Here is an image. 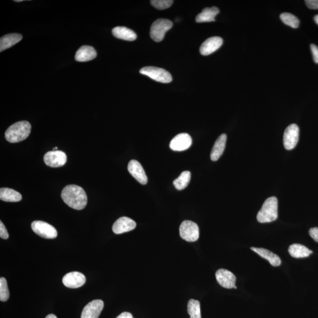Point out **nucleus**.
Instances as JSON below:
<instances>
[{
	"instance_id": "20",
	"label": "nucleus",
	"mask_w": 318,
	"mask_h": 318,
	"mask_svg": "<svg viewBox=\"0 0 318 318\" xmlns=\"http://www.w3.org/2000/svg\"><path fill=\"white\" fill-rule=\"evenodd\" d=\"M219 13V10L216 7L211 8L207 7L202 10L196 17L197 23L212 22L215 21V17Z\"/></svg>"
},
{
	"instance_id": "28",
	"label": "nucleus",
	"mask_w": 318,
	"mask_h": 318,
	"mask_svg": "<svg viewBox=\"0 0 318 318\" xmlns=\"http://www.w3.org/2000/svg\"><path fill=\"white\" fill-rule=\"evenodd\" d=\"M10 293L7 280L5 277L0 278V301L6 302L9 299Z\"/></svg>"
},
{
	"instance_id": "34",
	"label": "nucleus",
	"mask_w": 318,
	"mask_h": 318,
	"mask_svg": "<svg viewBox=\"0 0 318 318\" xmlns=\"http://www.w3.org/2000/svg\"><path fill=\"white\" fill-rule=\"evenodd\" d=\"M116 318H134V317H133L132 313L125 312L122 313L121 315H119Z\"/></svg>"
},
{
	"instance_id": "14",
	"label": "nucleus",
	"mask_w": 318,
	"mask_h": 318,
	"mask_svg": "<svg viewBox=\"0 0 318 318\" xmlns=\"http://www.w3.org/2000/svg\"><path fill=\"white\" fill-rule=\"evenodd\" d=\"M128 171L137 182L142 185H146L148 179L142 166L136 160L130 161L128 164Z\"/></svg>"
},
{
	"instance_id": "11",
	"label": "nucleus",
	"mask_w": 318,
	"mask_h": 318,
	"mask_svg": "<svg viewBox=\"0 0 318 318\" xmlns=\"http://www.w3.org/2000/svg\"><path fill=\"white\" fill-rule=\"evenodd\" d=\"M104 308V302L102 300H94L83 309L81 318H98Z\"/></svg>"
},
{
	"instance_id": "1",
	"label": "nucleus",
	"mask_w": 318,
	"mask_h": 318,
	"mask_svg": "<svg viewBox=\"0 0 318 318\" xmlns=\"http://www.w3.org/2000/svg\"><path fill=\"white\" fill-rule=\"evenodd\" d=\"M61 196L65 204L75 210H82L88 204V196L85 190L77 185L65 187L61 191Z\"/></svg>"
},
{
	"instance_id": "6",
	"label": "nucleus",
	"mask_w": 318,
	"mask_h": 318,
	"mask_svg": "<svg viewBox=\"0 0 318 318\" xmlns=\"http://www.w3.org/2000/svg\"><path fill=\"white\" fill-rule=\"evenodd\" d=\"M180 235L183 240L189 242L196 241L200 237V229L196 223L185 220L179 228Z\"/></svg>"
},
{
	"instance_id": "3",
	"label": "nucleus",
	"mask_w": 318,
	"mask_h": 318,
	"mask_svg": "<svg viewBox=\"0 0 318 318\" xmlns=\"http://www.w3.org/2000/svg\"><path fill=\"white\" fill-rule=\"evenodd\" d=\"M278 203L276 197L272 196L267 198L263 204L261 210L257 215V220L259 223H269L276 220L278 217Z\"/></svg>"
},
{
	"instance_id": "32",
	"label": "nucleus",
	"mask_w": 318,
	"mask_h": 318,
	"mask_svg": "<svg viewBox=\"0 0 318 318\" xmlns=\"http://www.w3.org/2000/svg\"><path fill=\"white\" fill-rule=\"evenodd\" d=\"M310 49L312 53L313 59L315 63L318 64V48L315 45H310Z\"/></svg>"
},
{
	"instance_id": "21",
	"label": "nucleus",
	"mask_w": 318,
	"mask_h": 318,
	"mask_svg": "<svg viewBox=\"0 0 318 318\" xmlns=\"http://www.w3.org/2000/svg\"><path fill=\"white\" fill-rule=\"evenodd\" d=\"M23 36L20 34H9L4 35L0 39V52L12 48L13 46L20 42Z\"/></svg>"
},
{
	"instance_id": "2",
	"label": "nucleus",
	"mask_w": 318,
	"mask_h": 318,
	"mask_svg": "<svg viewBox=\"0 0 318 318\" xmlns=\"http://www.w3.org/2000/svg\"><path fill=\"white\" fill-rule=\"evenodd\" d=\"M31 126L27 121H21L10 126L7 129L5 137L10 143L20 142L26 139L30 135Z\"/></svg>"
},
{
	"instance_id": "19",
	"label": "nucleus",
	"mask_w": 318,
	"mask_h": 318,
	"mask_svg": "<svg viewBox=\"0 0 318 318\" xmlns=\"http://www.w3.org/2000/svg\"><path fill=\"white\" fill-rule=\"evenodd\" d=\"M226 139V135L222 134L216 140L211 153V158L212 161H218L222 156L225 149Z\"/></svg>"
},
{
	"instance_id": "26",
	"label": "nucleus",
	"mask_w": 318,
	"mask_h": 318,
	"mask_svg": "<svg viewBox=\"0 0 318 318\" xmlns=\"http://www.w3.org/2000/svg\"><path fill=\"white\" fill-rule=\"evenodd\" d=\"M187 312L190 318H202L200 301L194 299L189 300L187 304Z\"/></svg>"
},
{
	"instance_id": "12",
	"label": "nucleus",
	"mask_w": 318,
	"mask_h": 318,
	"mask_svg": "<svg viewBox=\"0 0 318 318\" xmlns=\"http://www.w3.org/2000/svg\"><path fill=\"white\" fill-rule=\"evenodd\" d=\"M192 140L189 135L187 133H180L172 140L170 143V147L173 150L181 151L189 149Z\"/></svg>"
},
{
	"instance_id": "4",
	"label": "nucleus",
	"mask_w": 318,
	"mask_h": 318,
	"mask_svg": "<svg viewBox=\"0 0 318 318\" xmlns=\"http://www.w3.org/2000/svg\"><path fill=\"white\" fill-rule=\"evenodd\" d=\"M173 27L171 20L165 19H158L151 25L150 37L154 42H160L164 39L166 32Z\"/></svg>"
},
{
	"instance_id": "7",
	"label": "nucleus",
	"mask_w": 318,
	"mask_h": 318,
	"mask_svg": "<svg viewBox=\"0 0 318 318\" xmlns=\"http://www.w3.org/2000/svg\"><path fill=\"white\" fill-rule=\"evenodd\" d=\"M31 228L37 235L43 238H54L57 236V231L55 227L41 220H35L32 222Z\"/></svg>"
},
{
	"instance_id": "35",
	"label": "nucleus",
	"mask_w": 318,
	"mask_h": 318,
	"mask_svg": "<svg viewBox=\"0 0 318 318\" xmlns=\"http://www.w3.org/2000/svg\"><path fill=\"white\" fill-rule=\"evenodd\" d=\"M46 318H57L56 315H53V314H50L46 317Z\"/></svg>"
},
{
	"instance_id": "31",
	"label": "nucleus",
	"mask_w": 318,
	"mask_h": 318,
	"mask_svg": "<svg viewBox=\"0 0 318 318\" xmlns=\"http://www.w3.org/2000/svg\"><path fill=\"white\" fill-rule=\"evenodd\" d=\"M305 3L309 9L318 10V0H306Z\"/></svg>"
},
{
	"instance_id": "13",
	"label": "nucleus",
	"mask_w": 318,
	"mask_h": 318,
	"mask_svg": "<svg viewBox=\"0 0 318 318\" xmlns=\"http://www.w3.org/2000/svg\"><path fill=\"white\" fill-rule=\"evenodd\" d=\"M136 223L133 220L128 217H122L114 222L112 230L115 234H122L130 232L135 229Z\"/></svg>"
},
{
	"instance_id": "29",
	"label": "nucleus",
	"mask_w": 318,
	"mask_h": 318,
	"mask_svg": "<svg viewBox=\"0 0 318 318\" xmlns=\"http://www.w3.org/2000/svg\"><path fill=\"white\" fill-rule=\"evenodd\" d=\"M151 5L158 10H165L169 8L173 3L172 0H152Z\"/></svg>"
},
{
	"instance_id": "17",
	"label": "nucleus",
	"mask_w": 318,
	"mask_h": 318,
	"mask_svg": "<svg viewBox=\"0 0 318 318\" xmlns=\"http://www.w3.org/2000/svg\"><path fill=\"white\" fill-rule=\"evenodd\" d=\"M96 57L97 52L93 47L83 46L75 53V60L79 62H86L95 59Z\"/></svg>"
},
{
	"instance_id": "22",
	"label": "nucleus",
	"mask_w": 318,
	"mask_h": 318,
	"mask_svg": "<svg viewBox=\"0 0 318 318\" xmlns=\"http://www.w3.org/2000/svg\"><path fill=\"white\" fill-rule=\"evenodd\" d=\"M288 252L293 258H304L312 254V251L301 244H292L289 247Z\"/></svg>"
},
{
	"instance_id": "27",
	"label": "nucleus",
	"mask_w": 318,
	"mask_h": 318,
	"mask_svg": "<svg viewBox=\"0 0 318 318\" xmlns=\"http://www.w3.org/2000/svg\"><path fill=\"white\" fill-rule=\"evenodd\" d=\"M280 18L283 22L292 28H296L299 26L300 21L297 17L289 13L281 14Z\"/></svg>"
},
{
	"instance_id": "16",
	"label": "nucleus",
	"mask_w": 318,
	"mask_h": 318,
	"mask_svg": "<svg viewBox=\"0 0 318 318\" xmlns=\"http://www.w3.org/2000/svg\"><path fill=\"white\" fill-rule=\"evenodd\" d=\"M223 44V39L219 37L209 38L202 43L200 48L202 55L208 56L218 50Z\"/></svg>"
},
{
	"instance_id": "36",
	"label": "nucleus",
	"mask_w": 318,
	"mask_h": 318,
	"mask_svg": "<svg viewBox=\"0 0 318 318\" xmlns=\"http://www.w3.org/2000/svg\"><path fill=\"white\" fill-rule=\"evenodd\" d=\"M314 20H315V23L318 25V15H316L314 17Z\"/></svg>"
},
{
	"instance_id": "5",
	"label": "nucleus",
	"mask_w": 318,
	"mask_h": 318,
	"mask_svg": "<svg viewBox=\"0 0 318 318\" xmlns=\"http://www.w3.org/2000/svg\"><path fill=\"white\" fill-rule=\"evenodd\" d=\"M140 73L158 82L169 83L172 81L171 74L164 68L151 66L144 67L140 70Z\"/></svg>"
},
{
	"instance_id": "10",
	"label": "nucleus",
	"mask_w": 318,
	"mask_h": 318,
	"mask_svg": "<svg viewBox=\"0 0 318 318\" xmlns=\"http://www.w3.org/2000/svg\"><path fill=\"white\" fill-rule=\"evenodd\" d=\"M217 281L220 286L226 289H237L236 287V277L230 271L220 269L216 272Z\"/></svg>"
},
{
	"instance_id": "15",
	"label": "nucleus",
	"mask_w": 318,
	"mask_h": 318,
	"mask_svg": "<svg viewBox=\"0 0 318 318\" xmlns=\"http://www.w3.org/2000/svg\"><path fill=\"white\" fill-rule=\"evenodd\" d=\"M86 281V276L78 272L68 273L63 278V283L67 288H78L83 286Z\"/></svg>"
},
{
	"instance_id": "25",
	"label": "nucleus",
	"mask_w": 318,
	"mask_h": 318,
	"mask_svg": "<svg viewBox=\"0 0 318 318\" xmlns=\"http://www.w3.org/2000/svg\"><path fill=\"white\" fill-rule=\"evenodd\" d=\"M191 179V173L189 171L183 172L178 178L173 181V185L178 190H182L189 185Z\"/></svg>"
},
{
	"instance_id": "23",
	"label": "nucleus",
	"mask_w": 318,
	"mask_h": 318,
	"mask_svg": "<svg viewBox=\"0 0 318 318\" xmlns=\"http://www.w3.org/2000/svg\"><path fill=\"white\" fill-rule=\"evenodd\" d=\"M112 33L115 37L126 41H134L137 38V35L131 29L125 27H116L113 29Z\"/></svg>"
},
{
	"instance_id": "18",
	"label": "nucleus",
	"mask_w": 318,
	"mask_h": 318,
	"mask_svg": "<svg viewBox=\"0 0 318 318\" xmlns=\"http://www.w3.org/2000/svg\"><path fill=\"white\" fill-rule=\"evenodd\" d=\"M251 250L255 252L263 259L268 261L270 264L273 266H279L281 264V259L274 253L261 248L252 247Z\"/></svg>"
},
{
	"instance_id": "8",
	"label": "nucleus",
	"mask_w": 318,
	"mask_h": 318,
	"mask_svg": "<svg viewBox=\"0 0 318 318\" xmlns=\"http://www.w3.org/2000/svg\"><path fill=\"white\" fill-rule=\"evenodd\" d=\"M299 129L296 124H292L285 129L284 135V144L285 149L292 150L296 147L299 140Z\"/></svg>"
},
{
	"instance_id": "24",
	"label": "nucleus",
	"mask_w": 318,
	"mask_h": 318,
	"mask_svg": "<svg viewBox=\"0 0 318 318\" xmlns=\"http://www.w3.org/2000/svg\"><path fill=\"white\" fill-rule=\"evenodd\" d=\"M0 200L7 202H17L22 200V196L16 190L3 187L0 189Z\"/></svg>"
},
{
	"instance_id": "33",
	"label": "nucleus",
	"mask_w": 318,
	"mask_h": 318,
	"mask_svg": "<svg viewBox=\"0 0 318 318\" xmlns=\"http://www.w3.org/2000/svg\"><path fill=\"white\" fill-rule=\"evenodd\" d=\"M309 235L318 243V227H313L309 231Z\"/></svg>"
},
{
	"instance_id": "9",
	"label": "nucleus",
	"mask_w": 318,
	"mask_h": 318,
	"mask_svg": "<svg viewBox=\"0 0 318 318\" xmlns=\"http://www.w3.org/2000/svg\"><path fill=\"white\" fill-rule=\"evenodd\" d=\"M67 159L66 153L60 150L49 151L44 156L46 165L54 168L62 167L66 164Z\"/></svg>"
},
{
	"instance_id": "30",
	"label": "nucleus",
	"mask_w": 318,
	"mask_h": 318,
	"mask_svg": "<svg viewBox=\"0 0 318 318\" xmlns=\"http://www.w3.org/2000/svg\"><path fill=\"white\" fill-rule=\"evenodd\" d=\"M0 237L3 240H7L9 237L8 232L2 221L0 222Z\"/></svg>"
}]
</instances>
